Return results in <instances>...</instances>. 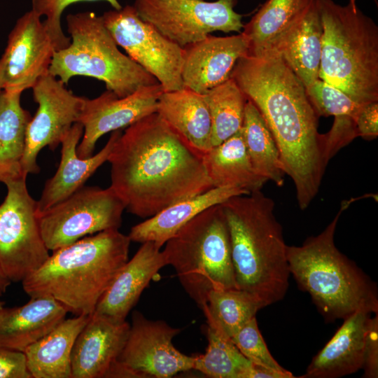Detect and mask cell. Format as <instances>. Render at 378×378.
<instances>
[{"label":"cell","instance_id":"cell-1","mask_svg":"<svg viewBox=\"0 0 378 378\" xmlns=\"http://www.w3.org/2000/svg\"><path fill=\"white\" fill-rule=\"evenodd\" d=\"M203 153L155 113L127 127L108 156L111 187L125 209L148 218L214 188Z\"/></svg>","mask_w":378,"mask_h":378},{"label":"cell","instance_id":"cell-8","mask_svg":"<svg viewBox=\"0 0 378 378\" xmlns=\"http://www.w3.org/2000/svg\"><path fill=\"white\" fill-rule=\"evenodd\" d=\"M66 23L71 43L55 52L49 69V74L64 84L74 76L91 77L104 82L106 90L118 97H125L159 83L119 50L102 16L90 11L69 14Z\"/></svg>","mask_w":378,"mask_h":378},{"label":"cell","instance_id":"cell-2","mask_svg":"<svg viewBox=\"0 0 378 378\" xmlns=\"http://www.w3.org/2000/svg\"><path fill=\"white\" fill-rule=\"evenodd\" d=\"M230 78L261 113L282 169L294 183L298 206L307 209L318 192L328 162L306 88L273 51L240 57Z\"/></svg>","mask_w":378,"mask_h":378},{"label":"cell","instance_id":"cell-41","mask_svg":"<svg viewBox=\"0 0 378 378\" xmlns=\"http://www.w3.org/2000/svg\"><path fill=\"white\" fill-rule=\"evenodd\" d=\"M10 283L0 267V293H3L6 292Z\"/></svg>","mask_w":378,"mask_h":378},{"label":"cell","instance_id":"cell-18","mask_svg":"<svg viewBox=\"0 0 378 378\" xmlns=\"http://www.w3.org/2000/svg\"><path fill=\"white\" fill-rule=\"evenodd\" d=\"M130 324L93 312L76 339L71 357V378L104 377L127 340Z\"/></svg>","mask_w":378,"mask_h":378},{"label":"cell","instance_id":"cell-40","mask_svg":"<svg viewBox=\"0 0 378 378\" xmlns=\"http://www.w3.org/2000/svg\"><path fill=\"white\" fill-rule=\"evenodd\" d=\"M290 371L283 372L258 365H252L247 378H293Z\"/></svg>","mask_w":378,"mask_h":378},{"label":"cell","instance_id":"cell-30","mask_svg":"<svg viewBox=\"0 0 378 378\" xmlns=\"http://www.w3.org/2000/svg\"><path fill=\"white\" fill-rule=\"evenodd\" d=\"M265 305L251 293L238 289L210 291L201 308L207 325L232 338Z\"/></svg>","mask_w":378,"mask_h":378},{"label":"cell","instance_id":"cell-34","mask_svg":"<svg viewBox=\"0 0 378 378\" xmlns=\"http://www.w3.org/2000/svg\"><path fill=\"white\" fill-rule=\"evenodd\" d=\"M308 99L318 116L335 118H354L363 104H360L340 89L317 79L306 88Z\"/></svg>","mask_w":378,"mask_h":378},{"label":"cell","instance_id":"cell-38","mask_svg":"<svg viewBox=\"0 0 378 378\" xmlns=\"http://www.w3.org/2000/svg\"><path fill=\"white\" fill-rule=\"evenodd\" d=\"M0 378H31L23 352L0 346Z\"/></svg>","mask_w":378,"mask_h":378},{"label":"cell","instance_id":"cell-4","mask_svg":"<svg viewBox=\"0 0 378 378\" xmlns=\"http://www.w3.org/2000/svg\"><path fill=\"white\" fill-rule=\"evenodd\" d=\"M131 240L118 229L107 230L52 251L22 281L30 297H48L76 316L90 315L129 260Z\"/></svg>","mask_w":378,"mask_h":378},{"label":"cell","instance_id":"cell-14","mask_svg":"<svg viewBox=\"0 0 378 378\" xmlns=\"http://www.w3.org/2000/svg\"><path fill=\"white\" fill-rule=\"evenodd\" d=\"M61 80L48 73L31 88L38 108L29 120L21 161L23 174H37V157L44 147L55 150L78 122L85 98L73 94Z\"/></svg>","mask_w":378,"mask_h":378},{"label":"cell","instance_id":"cell-28","mask_svg":"<svg viewBox=\"0 0 378 378\" xmlns=\"http://www.w3.org/2000/svg\"><path fill=\"white\" fill-rule=\"evenodd\" d=\"M21 94L0 90V182L4 183L26 176L22 172L21 161L31 117L21 105Z\"/></svg>","mask_w":378,"mask_h":378},{"label":"cell","instance_id":"cell-35","mask_svg":"<svg viewBox=\"0 0 378 378\" xmlns=\"http://www.w3.org/2000/svg\"><path fill=\"white\" fill-rule=\"evenodd\" d=\"M239 351L253 365L288 372L272 356L258 328L256 317L248 321L232 338Z\"/></svg>","mask_w":378,"mask_h":378},{"label":"cell","instance_id":"cell-12","mask_svg":"<svg viewBox=\"0 0 378 378\" xmlns=\"http://www.w3.org/2000/svg\"><path fill=\"white\" fill-rule=\"evenodd\" d=\"M102 18L116 44L158 80L163 92L183 88L181 46L143 20L133 6L105 12Z\"/></svg>","mask_w":378,"mask_h":378},{"label":"cell","instance_id":"cell-31","mask_svg":"<svg viewBox=\"0 0 378 378\" xmlns=\"http://www.w3.org/2000/svg\"><path fill=\"white\" fill-rule=\"evenodd\" d=\"M241 132L246 148L255 172L277 186L285 175L273 136L255 106L246 100Z\"/></svg>","mask_w":378,"mask_h":378},{"label":"cell","instance_id":"cell-7","mask_svg":"<svg viewBox=\"0 0 378 378\" xmlns=\"http://www.w3.org/2000/svg\"><path fill=\"white\" fill-rule=\"evenodd\" d=\"M164 244L167 265L200 309L210 291L237 288L228 225L220 204L197 215Z\"/></svg>","mask_w":378,"mask_h":378},{"label":"cell","instance_id":"cell-19","mask_svg":"<svg viewBox=\"0 0 378 378\" xmlns=\"http://www.w3.org/2000/svg\"><path fill=\"white\" fill-rule=\"evenodd\" d=\"M122 132H111L104 147L97 154L82 158L76 148L83 134L80 122L73 125L62 141L61 160L55 174L48 179L36 201L37 214L69 197L84 186L89 178L106 162Z\"/></svg>","mask_w":378,"mask_h":378},{"label":"cell","instance_id":"cell-10","mask_svg":"<svg viewBox=\"0 0 378 378\" xmlns=\"http://www.w3.org/2000/svg\"><path fill=\"white\" fill-rule=\"evenodd\" d=\"M125 205L110 186H83L38 215L41 233L49 251L88 235L119 229Z\"/></svg>","mask_w":378,"mask_h":378},{"label":"cell","instance_id":"cell-43","mask_svg":"<svg viewBox=\"0 0 378 378\" xmlns=\"http://www.w3.org/2000/svg\"><path fill=\"white\" fill-rule=\"evenodd\" d=\"M1 294L2 293H0V296L1 295ZM4 302L0 300V309L4 307Z\"/></svg>","mask_w":378,"mask_h":378},{"label":"cell","instance_id":"cell-20","mask_svg":"<svg viewBox=\"0 0 378 378\" xmlns=\"http://www.w3.org/2000/svg\"><path fill=\"white\" fill-rule=\"evenodd\" d=\"M167 265L161 248L153 241L142 243L134 255L118 272L94 312L122 321L160 270Z\"/></svg>","mask_w":378,"mask_h":378},{"label":"cell","instance_id":"cell-5","mask_svg":"<svg viewBox=\"0 0 378 378\" xmlns=\"http://www.w3.org/2000/svg\"><path fill=\"white\" fill-rule=\"evenodd\" d=\"M353 200L342 202L326 227L301 246H287L290 274L307 292L326 321L344 319L360 307L378 313L375 283L336 247L334 236L342 212Z\"/></svg>","mask_w":378,"mask_h":378},{"label":"cell","instance_id":"cell-26","mask_svg":"<svg viewBox=\"0 0 378 378\" xmlns=\"http://www.w3.org/2000/svg\"><path fill=\"white\" fill-rule=\"evenodd\" d=\"M156 113L192 146L204 153L212 147V123L203 94L187 88L162 92Z\"/></svg>","mask_w":378,"mask_h":378},{"label":"cell","instance_id":"cell-15","mask_svg":"<svg viewBox=\"0 0 378 378\" xmlns=\"http://www.w3.org/2000/svg\"><path fill=\"white\" fill-rule=\"evenodd\" d=\"M56 51L41 17L31 10L23 14L10 32L0 58L1 89L22 93L31 88L49 73Z\"/></svg>","mask_w":378,"mask_h":378},{"label":"cell","instance_id":"cell-36","mask_svg":"<svg viewBox=\"0 0 378 378\" xmlns=\"http://www.w3.org/2000/svg\"><path fill=\"white\" fill-rule=\"evenodd\" d=\"M31 10L39 17H45L43 24L52 38L57 51L67 48L70 43V37L63 32L61 24V17L67 6L81 1H105L114 9L122 8L118 0H31Z\"/></svg>","mask_w":378,"mask_h":378},{"label":"cell","instance_id":"cell-42","mask_svg":"<svg viewBox=\"0 0 378 378\" xmlns=\"http://www.w3.org/2000/svg\"><path fill=\"white\" fill-rule=\"evenodd\" d=\"M356 0H349V3L353 6H356Z\"/></svg>","mask_w":378,"mask_h":378},{"label":"cell","instance_id":"cell-22","mask_svg":"<svg viewBox=\"0 0 378 378\" xmlns=\"http://www.w3.org/2000/svg\"><path fill=\"white\" fill-rule=\"evenodd\" d=\"M322 34L323 27L316 0H312L267 51L279 55L307 88L318 79Z\"/></svg>","mask_w":378,"mask_h":378},{"label":"cell","instance_id":"cell-13","mask_svg":"<svg viewBox=\"0 0 378 378\" xmlns=\"http://www.w3.org/2000/svg\"><path fill=\"white\" fill-rule=\"evenodd\" d=\"M180 331L164 321L149 320L134 312L127 340L113 366V376L169 378L193 370L195 356L183 354L173 344Z\"/></svg>","mask_w":378,"mask_h":378},{"label":"cell","instance_id":"cell-24","mask_svg":"<svg viewBox=\"0 0 378 378\" xmlns=\"http://www.w3.org/2000/svg\"><path fill=\"white\" fill-rule=\"evenodd\" d=\"M249 194L232 187L212 188L162 209L155 215L133 226L128 234L131 241H153L162 248L183 225L205 209L227 199Z\"/></svg>","mask_w":378,"mask_h":378},{"label":"cell","instance_id":"cell-39","mask_svg":"<svg viewBox=\"0 0 378 378\" xmlns=\"http://www.w3.org/2000/svg\"><path fill=\"white\" fill-rule=\"evenodd\" d=\"M355 124L358 136L371 140L378 136V102L363 104L358 111Z\"/></svg>","mask_w":378,"mask_h":378},{"label":"cell","instance_id":"cell-3","mask_svg":"<svg viewBox=\"0 0 378 378\" xmlns=\"http://www.w3.org/2000/svg\"><path fill=\"white\" fill-rule=\"evenodd\" d=\"M220 206L228 225L237 288L265 307L281 300L290 273L274 200L258 190L232 197Z\"/></svg>","mask_w":378,"mask_h":378},{"label":"cell","instance_id":"cell-21","mask_svg":"<svg viewBox=\"0 0 378 378\" xmlns=\"http://www.w3.org/2000/svg\"><path fill=\"white\" fill-rule=\"evenodd\" d=\"M370 309L360 307L344 319L342 325L312 358L300 378H338L362 369Z\"/></svg>","mask_w":378,"mask_h":378},{"label":"cell","instance_id":"cell-9","mask_svg":"<svg viewBox=\"0 0 378 378\" xmlns=\"http://www.w3.org/2000/svg\"><path fill=\"white\" fill-rule=\"evenodd\" d=\"M26 178L6 181L7 193L0 204V267L10 282H22L50 256Z\"/></svg>","mask_w":378,"mask_h":378},{"label":"cell","instance_id":"cell-37","mask_svg":"<svg viewBox=\"0 0 378 378\" xmlns=\"http://www.w3.org/2000/svg\"><path fill=\"white\" fill-rule=\"evenodd\" d=\"M362 369L364 377H378V313L368 323Z\"/></svg>","mask_w":378,"mask_h":378},{"label":"cell","instance_id":"cell-33","mask_svg":"<svg viewBox=\"0 0 378 378\" xmlns=\"http://www.w3.org/2000/svg\"><path fill=\"white\" fill-rule=\"evenodd\" d=\"M206 337V352L195 356L193 370L212 378H247L253 364L232 340L209 326Z\"/></svg>","mask_w":378,"mask_h":378},{"label":"cell","instance_id":"cell-29","mask_svg":"<svg viewBox=\"0 0 378 378\" xmlns=\"http://www.w3.org/2000/svg\"><path fill=\"white\" fill-rule=\"evenodd\" d=\"M312 0H267L241 31L248 40L247 55L268 50L276 38L305 10Z\"/></svg>","mask_w":378,"mask_h":378},{"label":"cell","instance_id":"cell-11","mask_svg":"<svg viewBox=\"0 0 378 378\" xmlns=\"http://www.w3.org/2000/svg\"><path fill=\"white\" fill-rule=\"evenodd\" d=\"M237 0H134L138 15L182 48L220 31L241 32Z\"/></svg>","mask_w":378,"mask_h":378},{"label":"cell","instance_id":"cell-17","mask_svg":"<svg viewBox=\"0 0 378 378\" xmlns=\"http://www.w3.org/2000/svg\"><path fill=\"white\" fill-rule=\"evenodd\" d=\"M248 46L247 37L240 32L225 37L209 35L183 47V88L203 94L223 83L230 78L237 60L247 55Z\"/></svg>","mask_w":378,"mask_h":378},{"label":"cell","instance_id":"cell-44","mask_svg":"<svg viewBox=\"0 0 378 378\" xmlns=\"http://www.w3.org/2000/svg\"><path fill=\"white\" fill-rule=\"evenodd\" d=\"M1 90V85H0V90Z\"/></svg>","mask_w":378,"mask_h":378},{"label":"cell","instance_id":"cell-23","mask_svg":"<svg viewBox=\"0 0 378 378\" xmlns=\"http://www.w3.org/2000/svg\"><path fill=\"white\" fill-rule=\"evenodd\" d=\"M68 312L48 297L31 298L25 304L0 309V346L24 352L62 321Z\"/></svg>","mask_w":378,"mask_h":378},{"label":"cell","instance_id":"cell-16","mask_svg":"<svg viewBox=\"0 0 378 378\" xmlns=\"http://www.w3.org/2000/svg\"><path fill=\"white\" fill-rule=\"evenodd\" d=\"M163 90L158 84L144 87L125 97L107 90L94 99L85 98L78 122L83 134L76 153L82 158L92 155L97 141L104 134L127 127L156 112Z\"/></svg>","mask_w":378,"mask_h":378},{"label":"cell","instance_id":"cell-6","mask_svg":"<svg viewBox=\"0 0 378 378\" xmlns=\"http://www.w3.org/2000/svg\"><path fill=\"white\" fill-rule=\"evenodd\" d=\"M316 4L323 27L318 78L360 104L378 102V27L357 6Z\"/></svg>","mask_w":378,"mask_h":378},{"label":"cell","instance_id":"cell-27","mask_svg":"<svg viewBox=\"0 0 378 378\" xmlns=\"http://www.w3.org/2000/svg\"><path fill=\"white\" fill-rule=\"evenodd\" d=\"M203 162L214 188H237L251 193L261 190L267 181L252 166L241 129L205 152Z\"/></svg>","mask_w":378,"mask_h":378},{"label":"cell","instance_id":"cell-32","mask_svg":"<svg viewBox=\"0 0 378 378\" xmlns=\"http://www.w3.org/2000/svg\"><path fill=\"white\" fill-rule=\"evenodd\" d=\"M212 123V146L239 132L243 125L246 98L230 78L203 94Z\"/></svg>","mask_w":378,"mask_h":378},{"label":"cell","instance_id":"cell-25","mask_svg":"<svg viewBox=\"0 0 378 378\" xmlns=\"http://www.w3.org/2000/svg\"><path fill=\"white\" fill-rule=\"evenodd\" d=\"M89 316L64 318L25 349L23 353L31 378H71L72 349Z\"/></svg>","mask_w":378,"mask_h":378}]
</instances>
